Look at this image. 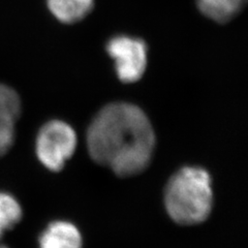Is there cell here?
<instances>
[{"instance_id": "6da1fadb", "label": "cell", "mask_w": 248, "mask_h": 248, "mask_svg": "<svg viewBox=\"0 0 248 248\" xmlns=\"http://www.w3.org/2000/svg\"><path fill=\"white\" fill-rule=\"evenodd\" d=\"M155 146L151 123L139 107L113 103L99 111L87 131L88 152L97 164L121 177L148 167Z\"/></svg>"}, {"instance_id": "7a4b0ae2", "label": "cell", "mask_w": 248, "mask_h": 248, "mask_svg": "<svg viewBox=\"0 0 248 248\" xmlns=\"http://www.w3.org/2000/svg\"><path fill=\"white\" fill-rule=\"evenodd\" d=\"M165 205L170 218L182 226L205 221L213 207L210 175L197 167L179 170L167 184Z\"/></svg>"}, {"instance_id": "3957f363", "label": "cell", "mask_w": 248, "mask_h": 248, "mask_svg": "<svg viewBox=\"0 0 248 248\" xmlns=\"http://www.w3.org/2000/svg\"><path fill=\"white\" fill-rule=\"evenodd\" d=\"M77 134L66 122L52 120L42 126L36 137L35 152L41 164L59 172L77 148Z\"/></svg>"}, {"instance_id": "277c9868", "label": "cell", "mask_w": 248, "mask_h": 248, "mask_svg": "<svg viewBox=\"0 0 248 248\" xmlns=\"http://www.w3.org/2000/svg\"><path fill=\"white\" fill-rule=\"evenodd\" d=\"M107 52L115 61L116 72L124 83H135L143 77L148 55L147 46L140 38L118 35L108 41Z\"/></svg>"}, {"instance_id": "5b68a950", "label": "cell", "mask_w": 248, "mask_h": 248, "mask_svg": "<svg viewBox=\"0 0 248 248\" xmlns=\"http://www.w3.org/2000/svg\"><path fill=\"white\" fill-rule=\"evenodd\" d=\"M20 114L21 99L17 91L0 83V156L12 148Z\"/></svg>"}, {"instance_id": "8992f818", "label": "cell", "mask_w": 248, "mask_h": 248, "mask_svg": "<svg viewBox=\"0 0 248 248\" xmlns=\"http://www.w3.org/2000/svg\"><path fill=\"white\" fill-rule=\"evenodd\" d=\"M40 248H82L80 231L68 221H54L42 232L38 240Z\"/></svg>"}, {"instance_id": "52a82bcc", "label": "cell", "mask_w": 248, "mask_h": 248, "mask_svg": "<svg viewBox=\"0 0 248 248\" xmlns=\"http://www.w3.org/2000/svg\"><path fill=\"white\" fill-rule=\"evenodd\" d=\"M49 10L66 24L79 22L91 12L93 0H46Z\"/></svg>"}, {"instance_id": "ba28073f", "label": "cell", "mask_w": 248, "mask_h": 248, "mask_svg": "<svg viewBox=\"0 0 248 248\" xmlns=\"http://www.w3.org/2000/svg\"><path fill=\"white\" fill-rule=\"evenodd\" d=\"M246 0H198V7L207 18L217 23H227L240 13Z\"/></svg>"}, {"instance_id": "9c48e42d", "label": "cell", "mask_w": 248, "mask_h": 248, "mask_svg": "<svg viewBox=\"0 0 248 248\" xmlns=\"http://www.w3.org/2000/svg\"><path fill=\"white\" fill-rule=\"evenodd\" d=\"M22 215V208L17 199L7 192H0V238L17 226Z\"/></svg>"}, {"instance_id": "30bf717a", "label": "cell", "mask_w": 248, "mask_h": 248, "mask_svg": "<svg viewBox=\"0 0 248 248\" xmlns=\"http://www.w3.org/2000/svg\"><path fill=\"white\" fill-rule=\"evenodd\" d=\"M0 248H7L6 246H4V245H1V244H0Z\"/></svg>"}]
</instances>
